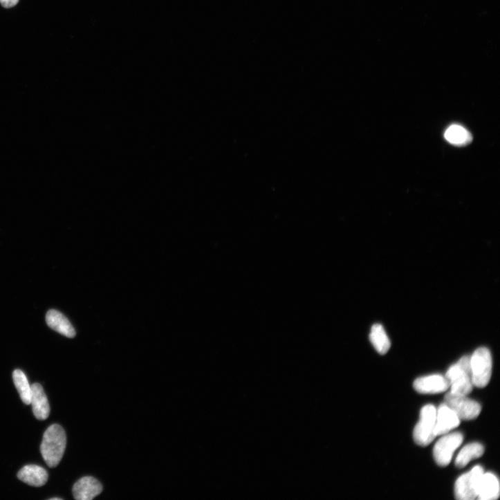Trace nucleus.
<instances>
[{
  "label": "nucleus",
  "mask_w": 500,
  "mask_h": 500,
  "mask_svg": "<svg viewBox=\"0 0 500 500\" xmlns=\"http://www.w3.org/2000/svg\"><path fill=\"white\" fill-rule=\"evenodd\" d=\"M67 438L62 426L54 424L46 431L41 445V452L47 465L57 467L62 461L66 447Z\"/></svg>",
  "instance_id": "obj_1"
},
{
  "label": "nucleus",
  "mask_w": 500,
  "mask_h": 500,
  "mask_svg": "<svg viewBox=\"0 0 500 500\" xmlns=\"http://www.w3.org/2000/svg\"><path fill=\"white\" fill-rule=\"evenodd\" d=\"M445 378L450 384V393L467 396L473 390L470 358L465 356L450 367Z\"/></svg>",
  "instance_id": "obj_2"
},
{
  "label": "nucleus",
  "mask_w": 500,
  "mask_h": 500,
  "mask_svg": "<svg viewBox=\"0 0 500 500\" xmlns=\"http://www.w3.org/2000/svg\"><path fill=\"white\" fill-rule=\"evenodd\" d=\"M473 385L484 388L489 383L492 375V357L486 348H479L470 358Z\"/></svg>",
  "instance_id": "obj_3"
},
{
  "label": "nucleus",
  "mask_w": 500,
  "mask_h": 500,
  "mask_svg": "<svg viewBox=\"0 0 500 500\" xmlns=\"http://www.w3.org/2000/svg\"><path fill=\"white\" fill-rule=\"evenodd\" d=\"M436 409L432 405L425 406L420 411V420L414 430V439L416 444L425 447L436 437L435 434Z\"/></svg>",
  "instance_id": "obj_4"
},
{
  "label": "nucleus",
  "mask_w": 500,
  "mask_h": 500,
  "mask_svg": "<svg viewBox=\"0 0 500 500\" xmlns=\"http://www.w3.org/2000/svg\"><path fill=\"white\" fill-rule=\"evenodd\" d=\"M483 473L481 466L476 465L461 475L455 483V497L458 500H472L476 498L479 482Z\"/></svg>",
  "instance_id": "obj_5"
},
{
  "label": "nucleus",
  "mask_w": 500,
  "mask_h": 500,
  "mask_svg": "<svg viewBox=\"0 0 500 500\" xmlns=\"http://www.w3.org/2000/svg\"><path fill=\"white\" fill-rule=\"evenodd\" d=\"M445 404L450 408L460 420H472L476 418L481 411V405L466 396L449 392L445 396Z\"/></svg>",
  "instance_id": "obj_6"
},
{
  "label": "nucleus",
  "mask_w": 500,
  "mask_h": 500,
  "mask_svg": "<svg viewBox=\"0 0 500 500\" xmlns=\"http://www.w3.org/2000/svg\"><path fill=\"white\" fill-rule=\"evenodd\" d=\"M463 436L459 432L444 434L436 443L434 457L436 463L442 467L448 465L456 450L462 444Z\"/></svg>",
  "instance_id": "obj_7"
},
{
  "label": "nucleus",
  "mask_w": 500,
  "mask_h": 500,
  "mask_svg": "<svg viewBox=\"0 0 500 500\" xmlns=\"http://www.w3.org/2000/svg\"><path fill=\"white\" fill-rule=\"evenodd\" d=\"M414 388L421 394H437L447 391L450 389V384L445 377L432 375L416 380Z\"/></svg>",
  "instance_id": "obj_8"
},
{
  "label": "nucleus",
  "mask_w": 500,
  "mask_h": 500,
  "mask_svg": "<svg viewBox=\"0 0 500 500\" xmlns=\"http://www.w3.org/2000/svg\"><path fill=\"white\" fill-rule=\"evenodd\" d=\"M100 481L92 476H84L74 485L73 492L77 500H91L102 492Z\"/></svg>",
  "instance_id": "obj_9"
},
{
  "label": "nucleus",
  "mask_w": 500,
  "mask_h": 500,
  "mask_svg": "<svg viewBox=\"0 0 500 500\" xmlns=\"http://www.w3.org/2000/svg\"><path fill=\"white\" fill-rule=\"evenodd\" d=\"M460 419L445 403L436 410V436L448 434L460 425Z\"/></svg>",
  "instance_id": "obj_10"
},
{
  "label": "nucleus",
  "mask_w": 500,
  "mask_h": 500,
  "mask_svg": "<svg viewBox=\"0 0 500 500\" xmlns=\"http://www.w3.org/2000/svg\"><path fill=\"white\" fill-rule=\"evenodd\" d=\"M33 413L35 417L40 420H46L50 414V407L48 398L40 384L35 383L31 386Z\"/></svg>",
  "instance_id": "obj_11"
},
{
  "label": "nucleus",
  "mask_w": 500,
  "mask_h": 500,
  "mask_svg": "<svg viewBox=\"0 0 500 500\" xmlns=\"http://www.w3.org/2000/svg\"><path fill=\"white\" fill-rule=\"evenodd\" d=\"M48 325L53 330L68 337L74 338L76 331L69 320L57 310H50L46 314Z\"/></svg>",
  "instance_id": "obj_12"
},
{
  "label": "nucleus",
  "mask_w": 500,
  "mask_h": 500,
  "mask_svg": "<svg viewBox=\"0 0 500 500\" xmlns=\"http://www.w3.org/2000/svg\"><path fill=\"white\" fill-rule=\"evenodd\" d=\"M18 477L30 485L41 487L47 483L48 473L46 469L41 466L28 465L19 472Z\"/></svg>",
  "instance_id": "obj_13"
},
{
  "label": "nucleus",
  "mask_w": 500,
  "mask_h": 500,
  "mask_svg": "<svg viewBox=\"0 0 500 500\" xmlns=\"http://www.w3.org/2000/svg\"><path fill=\"white\" fill-rule=\"evenodd\" d=\"M499 497V483L497 477L492 473H483L481 476L477 497L480 500H494Z\"/></svg>",
  "instance_id": "obj_14"
},
{
  "label": "nucleus",
  "mask_w": 500,
  "mask_h": 500,
  "mask_svg": "<svg viewBox=\"0 0 500 500\" xmlns=\"http://www.w3.org/2000/svg\"><path fill=\"white\" fill-rule=\"evenodd\" d=\"M370 341L377 352L382 355L387 354L391 348L390 340L380 324H376L372 326Z\"/></svg>",
  "instance_id": "obj_15"
},
{
  "label": "nucleus",
  "mask_w": 500,
  "mask_h": 500,
  "mask_svg": "<svg viewBox=\"0 0 500 500\" xmlns=\"http://www.w3.org/2000/svg\"><path fill=\"white\" fill-rule=\"evenodd\" d=\"M445 138L450 144L456 146H464L471 142L472 136L463 127L452 124L445 132Z\"/></svg>",
  "instance_id": "obj_16"
},
{
  "label": "nucleus",
  "mask_w": 500,
  "mask_h": 500,
  "mask_svg": "<svg viewBox=\"0 0 500 500\" xmlns=\"http://www.w3.org/2000/svg\"><path fill=\"white\" fill-rule=\"evenodd\" d=\"M484 453V448L478 443H470L462 448L455 461V465L464 467L471 460L481 457Z\"/></svg>",
  "instance_id": "obj_17"
},
{
  "label": "nucleus",
  "mask_w": 500,
  "mask_h": 500,
  "mask_svg": "<svg viewBox=\"0 0 500 500\" xmlns=\"http://www.w3.org/2000/svg\"><path fill=\"white\" fill-rule=\"evenodd\" d=\"M15 385L20 394L22 401L27 405L31 404L32 387L29 384L26 374L21 370H16L13 373Z\"/></svg>",
  "instance_id": "obj_18"
},
{
  "label": "nucleus",
  "mask_w": 500,
  "mask_h": 500,
  "mask_svg": "<svg viewBox=\"0 0 500 500\" xmlns=\"http://www.w3.org/2000/svg\"><path fill=\"white\" fill-rule=\"evenodd\" d=\"M19 2V0H0V4L8 9L15 7Z\"/></svg>",
  "instance_id": "obj_19"
},
{
  "label": "nucleus",
  "mask_w": 500,
  "mask_h": 500,
  "mask_svg": "<svg viewBox=\"0 0 500 500\" xmlns=\"http://www.w3.org/2000/svg\"><path fill=\"white\" fill-rule=\"evenodd\" d=\"M61 499H62V498H59V497H54V498L50 499V500H61Z\"/></svg>",
  "instance_id": "obj_20"
}]
</instances>
